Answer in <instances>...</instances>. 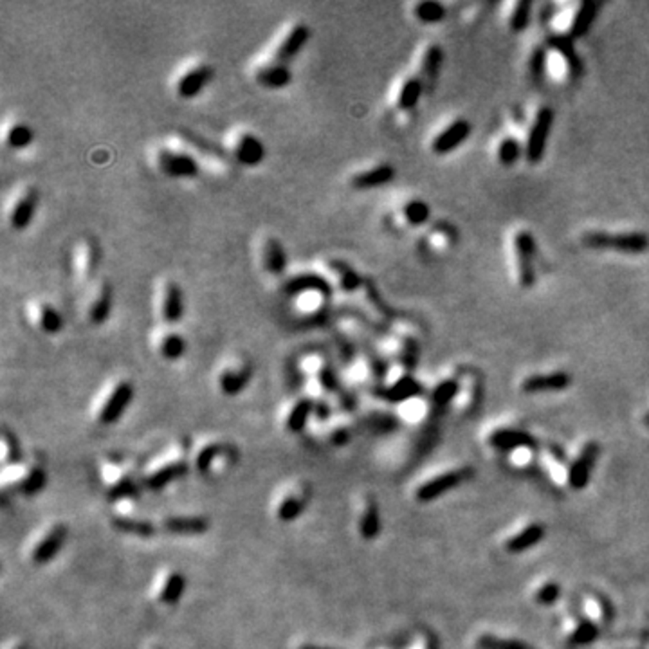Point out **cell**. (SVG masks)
<instances>
[{
  "mask_svg": "<svg viewBox=\"0 0 649 649\" xmlns=\"http://www.w3.org/2000/svg\"><path fill=\"white\" fill-rule=\"evenodd\" d=\"M547 62H548V54H547V47H536L530 54V62H529V71H530V78L534 83H541L545 80V74H547Z\"/></svg>",
  "mask_w": 649,
  "mask_h": 649,
  "instance_id": "obj_53",
  "label": "cell"
},
{
  "mask_svg": "<svg viewBox=\"0 0 649 649\" xmlns=\"http://www.w3.org/2000/svg\"><path fill=\"white\" fill-rule=\"evenodd\" d=\"M359 424L371 433H390L399 426V419L392 413H386V411L374 410L368 411L367 415H362Z\"/></svg>",
  "mask_w": 649,
  "mask_h": 649,
  "instance_id": "obj_44",
  "label": "cell"
},
{
  "mask_svg": "<svg viewBox=\"0 0 649 649\" xmlns=\"http://www.w3.org/2000/svg\"><path fill=\"white\" fill-rule=\"evenodd\" d=\"M157 527L164 534L193 538V536L206 534L211 527V521L204 514H166L157 521Z\"/></svg>",
  "mask_w": 649,
  "mask_h": 649,
  "instance_id": "obj_17",
  "label": "cell"
},
{
  "mask_svg": "<svg viewBox=\"0 0 649 649\" xmlns=\"http://www.w3.org/2000/svg\"><path fill=\"white\" fill-rule=\"evenodd\" d=\"M539 469L550 480L554 487H570V458L556 444L539 447Z\"/></svg>",
  "mask_w": 649,
  "mask_h": 649,
  "instance_id": "obj_16",
  "label": "cell"
},
{
  "mask_svg": "<svg viewBox=\"0 0 649 649\" xmlns=\"http://www.w3.org/2000/svg\"><path fill=\"white\" fill-rule=\"evenodd\" d=\"M36 321H38V327L44 334L47 336H56L60 332L63 330V316L62 312L58 309H54L53 305L49 303H42L38 307V316H36Z\"/></svg>",
  "mask_w": 649,
  "mask_h": 649,
  "instance_id": "obj_43",
  "label": "cell"
},
{
  "mask_svg": "<svg viewBox=\"0 0 649 649\" xmlns=\"http://www.w3.org/2000/svg\"><path fill=\"white\" fill-rule=\"evenodd\" d=\"M545 536V529L538 521H530L527 525H521L514 529L511 534L505 538L504 547L507 552L511 554H520L529 550L530 547L538 545Z\"/></svg>",
  "mask_w": 649,
  "mask_h": 649,
  "instance_id": "obj_31",
  "label": "cell"
},
{
  "mask_svg": "<svg viewBox=\"0 0 649 649\" xmlns=\"http://www.w3.org/2000/svg\"><path fill=\"white\" fill-rule=\"evenodd\" d=\"M134 385L127 379L115 380L114 385L109 388L99 401L96 408V420L97 424L112 426L123 417V413L129 410V406L134 401Z\"/></svg>",
  "mask_w": 649,
  "mask_h": 649,
  "instance_id": "obj_10",
  "label": "cell"
},
{
  "mask_svg": "<svg viewBox=\"0 0 649 649\" xmlns=\"http://www.w3.org/2000/svg\"><path fill=\"white\" fill-rule=\"evenodd\" d=\"M413 13H415V18L419 20V22L438 24L447 17V9H446V6L440 4V2H435V0H424V2H419V4L415 6Z\"/></svg>",
  "mask_w": 649,
  "mask_h": 649,
  "instance_id": "obj_49",
  "label": "cell"
},
{
  "mask_svg": "<svg viewBox=\"0 0 649 649\" xmlns=\"http://www.w3.org/2000/svg\"><path fill=\"white\" fill-rule=\"evenodd\" d=\"M469 136H471V123L465 120H456L433 139L431 150L437 155L451 154L458 146L464 145Z\"/></svg>",
  "mask_w": 649,
  "mask_h": 649,
  "instance_id": "obj_29",
  "label": "cell"
},
{
  "mask_svg": "<svg viewBox=\"0 0 649 649\" xmlns=\"http://www.w3.org/2000/svg\"><path fill=\"white\" fill-rule=\"evenodd\" d=\"M145 649H164V648L159 644V642H150V644L146 646Z\"/></svg>",
  "mask_w": 649,
  "mask_h": 649,
  "instance_id": "obj_61",
  "label": "cell"
},
{
  "mask_svg": "<svg viewBox=\"0 0 649 649\" xmlns=\"http://www.w3.org/2000/svg\"><path fill=\"white\" fill-rule=\"evenodd\" d=\"M69 538V527L63 521H51L36 530L27 543V559L35 566H45L62 552Z\"/></svg>",
  "mask_w": 649,
  "mask_h": 649,
  "instance_id": "obj_6",
  "label": "cell"
},
{
  "mask_svg": "<svg viewBox=\"0 0 649 649\" xmlns=\"http://www.w3.org/2000/svg\"><path fill=\"white\" fill-rule=\"evenodd\" d=\"M431 216V208L424 200L411 199L402 206V218L411 225V227H420L429 221Z\"/></svg>",
  "mask_w": 649,
  "mask_h": 649,
  "instance_id": "obj_48",
  "label": "cell"
},
{
  "mask_svg": "<svg viewBox=\"0 0 649 649\" xmlns=\"http://www.w3.org/2000/svg\"><path fill=\"white\" fill-rule=\"evenodd\" d=\"M157 168L170 179H195L200 166L193 155L172 148H161L157 152Z\"/></svg>",
  "mask_w": 649,
  "mask_h": 649,
  "instance_id": "obj_18",
  "label": "cell"
},
{
  "mask_svg": "<svg viewBox=\"0 0 649 649\" xmlns=\"http://www.w3.org/2000/svg\"><path fill=\"white\" fill-rule=\"evenodd\" d=\"M213 76H215V71L208 63H199V65L191 67L177 80V96L182 97V99H193L211 83Z\"/></svg>",
  "mask_w": 649,
  "mask_h": 649,
  "instance_id": "obj_26",
  "label": "cell"
},
{
  "mask_svg": "<svg viewBox=\"0 0 649 649\" xmlns=\"http://www.w3.org/2000/svg\"><path fill=\"white\" fill-rule=\"evenodd\" d=\"M548 49H552L554 53L557 56L561 58L563 62H565L566 71L572 78H581L583 74V62H581V58H579L577 49H575L574 40L570 38V36H550L548 38Z\"/></svg>",
  "mask_w": 649,
  "mask_h": 649,
  "instance_id": "obj_35",
  "label": "cell"
},
{
  "mask_svg": "<svg viewBox=\"0 0 649 649\" xmlns=\"http://www.w3.org/2000/svg\"><path fill=\"white\" fill-rule=\"evenodd\" d=\"M239 462V449L222 438H204L191 447V469L199 474L227 473Z\"/></svg>",
  "mask_w": 649,
  "mask_h": 649,
  "instance_id": "obj_3",
  "label": "cell"
},
{
  "mask_svg": "<svg viewBox=\"0 0 649 649\" xmlns=\"http://www.w3.org/2000/svg\"><path fill=\"white\" fill-rule=\"evenodd\" d=\"M47 486V469L38 460L24 458L20 464L2 469V489L4 492L31 498Z\"/></svg>",
  "mask_w": 649,
  "mask_h": 649,
  "instance_id": "obj_5",
  "label": "cell"
},
{
  "mask_svg": "<svg viewBox=\"0 0 649 649\" xmlns=\"http://www.w3.org/2000/svg\"><path fill=\"white\" fill-rule=\"evenodd\" d=\"M0 458L4 467L9 465L20 464L26 455H24L22 444L18 440V437L9 428L2 429V440H0Z\"/></svg>",
  "mask_w": 649,
  "mask_h": 649,
  "instance_id": "obj_42",
  "label": "cell"
},
{
  "mask_svg": "<svg viewBox=\"0 0 649 649\" xmlns=\"http://www.w3.org/2000/svg\"><path fill=\"white\" fill-rule=\"evenodd\" d=\"M35 141V132L29 125L26 123H13L6 132V145L11 148V150H26L29 146L33 145Z\"/></svg>",
  "mask_w": 649,
  "mask_h": 649,
  "instance_id": "obj_47",
  "label": "cell"
},
{
  "mask_svg": "<svg viewBox=\"0 0 649 649\" xmlns=\"http://www.w3.org/2000/svg\"><path fill=\"white\" fill-rule=\"evenodd\" d=\"M282 291L289 298H296L301 294H316V296L327 301L334 296V287H332L330 280L323 274L310 273V271L291 276L282 285Z\"/></svg>",
  "mask_w": 649,
  "mask_h": 649,
  "instance_id": "obj_15",
  "label": "cell"
},
{
  "mask_svg": "<svg viewBox=\"0 0 649 649\" xmlns=\"http://www.w3.org/2000/svg\"><path fill=\"white\" fill-rule=\"evenodd\" d=\"M478 649H532L527 642L520 639H508V636L481 635L476 641Z\"/></svg>",
  "mask_w": 649,
  "mask_h": 649,
  "instance_id": "obj_51",
  "label": "cell"
},
{
  "mask_svg": "<svg viewBox=\"0 0 649 649\" xmlns=\"http://www.w3.org/2000/svg\"><path fill=\"white\" fill-rule=\"evenodd\" d=\"M410 649H440L438 648V642L435 639L431 632L428 630H420L413 635V641H411Z\"/></svg>",
  "mask_w": 649,
  "mask_h": 649,
  "instance_id": "obj_57",
  "label": "cell"
},
{
  "mask_svg": "<svg viewBox=\"0 0 649 649\" xmlns=\"http://www.w3.org/2000/svg\"><path fill=\"white\" fill-rule=\"evenodd\" d=\"M38 202H40V193H38L36 188L29 186V188L18 197L17 202L13 204L11 213H9V225H11L15 231L27 230V227L33 224V221H35Z\"/></svg>",
  "mask_w": 649,
  "mask_h": 649,
  "instance_id": "obj_28",
  "label": "cell"
},
{
  "mask_svg": "<svg viewBox=\"0 0 649 649\" xmlns=\"http://www.w3.org/2000/svg\"><path fill=\"white\" fill-rule=\"evenodd\" d=\"M262 264H264V269L273 276H280V274L285 273L287 253H285V248L278 239L269 237L265 240L264 248H262Z\"/></svg>",
  "mask_w": 649,
  "mask_h": 649,
  "instance_id": "obj_37",
  "label": "cell"
},
{
  "mask_svg": "<svg viewBox=\"0 0 649 649\" xmlns=\"http://www.w3.org/2000/svg\"><path fill=\"white\" fill-rule=\"evenodd\" d=\"M355 431H358V426L353 424L346 413H341V417L334 415L328 420H325V422H321V424H318L316 437L325 446L343 447L352 442Z\"/></svg>",
  "mask_w": 649,
  "mask_h": 649,
  "instance_id": "obj_22",
  "label": "cell"
},
{
  "mask_svg": "<svg viewBox=\"0 0 649 649\" xmlns=\"http://www.w3.org/2000/svg\"><path fill=\"white\" fill-rule=\"evenodd\" d=\"M514 249L518 258V280L525 289L536 285V239L529 231H518L514 237Z\"/></svg>",
  "mask_w": 649,
  "mask_h": 649,
  "instance_id": "obj_19",
  "label": "cell"
},
{
  "mask_svg": "<svg viewBox=\"0 0 649 649\" xmlns=\"http://www.w3.org/2000/svg\"><path fill=\"white\" fill-rule=\"evenodd\" d=\"M486 444L489 449L502 451V453H511L523 446H536L538 442L530 435L529 431L514 426H498L495 429H489L486 435Z\"/></svg>",
  "mask_w": 649,
  "mask_h": 649,
  "instance_id": "obj_21",
  "label": "cell"
},
{
  "mask_svg": "<svg viewBox=\"0 0 649 649\" xmlns=\"http://www.w3.org/2000/svg\"><path fill=\"white\" fill-rule=\"evenodd\" d=\"M314 417V397L312 395H300L291 402L282 417V428L289 435H298L312 422Z\"/></svg>",
  "mask_w": 649,
  "mask_h": 649,
  "instance_id": "obj_25",
  "label": "cell"
},
{
  "mask_svg": "<svg viewBox=\"0 0 649 649\" xmlns=\"http://www.w3.org/2000/svg\"><path fill=\"white\" fill-rule=\"evenodd\" d=\"M112 303H114V292H112L111 283H102L93 303L88 307V321L96 327L105 325L112 314Z\"/></svg>",
  "mask_w": 649,
  "mask_h": 649,
  "instance_id": "obj_38",
  "label": "cell"
},
{
  "mask_svg": "<svg viewBox=\"0 0 649 649\" xmlns=\"http://www.w3.org/2000/svg\"><path fill=\"white\" fill-rule=\"evenodd\" d=\"M393 179H395V168H393L392 164L383 163L374 166V168L362 170V172L355 173V175L350 179V186L358 191H368L380 188V186L390 184Z\"/></svg>",
  "mask_w": 649,
  "mask_h": 649,
  "instance_id": "obj_34",
  "label": "cell"
},
{
  "mask_svg": "<svg viewBox=\"0 0 649 649\" xmlns=\"http://www.w3.org/2000/svg\"><path fill=\"white\" fill-rule=\"evenodd\" d=\"M554 127V111L550 106H543L539 109L536 114V120L530 127L529 137H527L525 145V157L530 164H538L539 161L543 159L545 150H547V143L550 132Z\"/></svg>",
  "mask_w": 649,
  "mask_h": 649,
  "instance_id": "obj_14",
  "label": "cell"
},
{
  "mask_svg": "<svg viewBox=\"0 0 649 649\" xmlns=\"http://www.w3.org/2000/svg\"><path fill=\"white\" fill-rule=\"evenodd\" d=\"M136 502L137 499H132L130 505H127V502L114 505V511H112L111 520H109L111 521V527L118 530V532H121V534L130 536V538L152 539L159 532V527L150 518L137 513L136 507H134Z\"/></svg>",
  "mask_w": 649,
  "mask_h": 649,
  "instance_id": "obj_8",
  "label": "cell"
},
{
  "mask_svg": "<svg viewBox=\"0 0 649 649\" xmlns=\"http://www.w3.org/2000/svg\"><path fill=\"white\" fill-rule=\"evenodd\" d=\"M471 476H473V469L467 467V465L446 469V471H440L437 474H429L420 483H417L415 489H413V498H415V502L426 504V502H431V499H437L438 496L446 495L447 490L464 483Z\"/></svg>",
  "mask_w": 649,
  "mask_h": 649,
  "instance_id": "obj_9",
  "label": "cell"
},
{
  "mask_svg": "<svg viewBox=\"0 0 649 649\" xmlns=\"http://www.w3.org/2000/svg\"><path fill=\"white\" fill-rule=\"evenodd\" d=\"M530 15H532V2L529 0H523L520 4L514 6V11L511 15V20H508V26H511V31L513 33H523L527 29L530 22Z\"/></svg>",
  "mask_w": 649,
  "mask_h": 649,
  "instance_id": "obj_56",
  "label": "cell"
},
{
  "mask_svg": "<svg viewBox=\"0 0 649 649\" xmlns=\"http://www.w3.org/2000/svg\"><path fill=\"white\" fill-rule=\"evenodd\" d=\"M253 379V364L249 361L230 362L216 374V386L224 397H237L248 388Z\"/></svg>",
  "mask_w": 649,
  "mask_h": 649,
  "instance_id": "obj_20",
  "label": "cell"
},
{
  "mask_svg": "<svg viewBox=\"0 0 649 649\" xmlns=\"http://www.w3.org/2000/svg\"><path fill=\"white\" fill-rule=\"evenodd\" d=\"M310 40V29L307 24H296L292 26L282 40H280L278 47L274 51V62L285 63L291 65V62L298 54L305 49V45L309 44Z\"/></svg>",
  "mask_w": 649,
  "mask_h": 649,
  "instance_id": "obj_27",
  "label": "cell"
},
{
  "mask_svg": "<svg viewBox=\"0 0 649 649\" xmlns=\"http://www.w3.org/2000/svg\"><path fill=\"white\" fill-rule=\"evenodd\" d=\"M161 316L164 323L177 325L184 316V294L177 282H168L161 298Z\"/></svg>",
  "mask_w": 649,
  "mask_h": 649,
  "instance_id": "obj_36",
  "label": "cell"
},
{
  "mask_svg": "<svg viewBox=\"0 0 649 649\" xmlns=\"http://www.w3.org/2000/svg\"><path fill=\"white\" fill-rule=\"evenodd\" d=\"M599 446L595 442H584L583 446H579L575 455L570 458V487L572 489H581L586 486L592 467L595 464Z\"/></svg>",
  "mask_w": 649,
  "mask_h": 649,
  "instance_id": "obj_23",
  "label": "cell"
},
{
  "mask_svg": "<svg viewBox=\"0 0 649 649\" xmlns=\"http://www.w3.org/2000/svg\"><path fill=\"white\" fill-rule=\"evenodd\" d=\"M646 424L649 426V413H648V415H646Z\"/></svg>",
  "mask_w": 649,
  "mask_h": 649,
  "instance_id": "obj_62",
  "label": "cell"
},
{
  "mask_svg": "<svg viewBox=\"0 0 649 649\" xmlns=\"http://www.w3.org/2000/svg\"><path fill=\"white\" fill-rule=\"evenodd\" d=\"M577 604L583 617L590 620L595 627H599V630L611 623L614 608H611L608 599L599 592H595V590H586L583 595L579 597Z\"/></svg>",
  "mask_w": 649,
  "mask_h": 649,
  "instance_id": "obj_24",
  "label": "cell"
},
{
  "mask_svg": "<svg viewBox=\"0 0 649 649\" xmlns=\"http://www.w3.org/2000/svg\"><path fill=\"white\" fill-rule=\"evenodd\" d=\"M99 476L102 483L105 487L106 498L112 504H121L129 499H137L139 490L143 489L141 483V471L132 467L130 462L123 458H109L103 460L99 467Z\"/></svg>",
  "mask_w": 649,
  "mask_h": 649,
  "instance_id": "obj_2",
  "label": "cell"
},
{
  "mask_svg": "<svg viewBox=\"0 0 649 649\" xmlns=\"http://www.w3.org/2000/svg\"><path fill=\"white\" fill-rule=\"evenodd\" d=\"M188 586V579L179 568L166 566L157 572L152 584V599L159 606H175L181 601Z\"/></svg>",
  "mask_w": 649,
  "mask_h": 649,
  "instance_id": "obj_11",
  "label": "cell"
},
{
  "mask_svg": "<svg viewBox=\"0 0 649 649\" xmlns=\"http://www.w3.org/2000/svg\"><path fill=\"white\" fill-rule=\"evenodd\" d=\"M422 393H424V386L420 385L410 371H404L395 379L386 380L374 388V395L390 404H406V402L419 399Z\"/></svg>",
  "mask_w": 649,
  "mask_h": 649,
  "instance_id": "obj_13",
  "label": "cell"
},
{
  "mask_svg": "<svg viewBox=\"0 0 649 649\" xmlns=\"http://www.w3.org/2000/svg\"><path fill=\"white\" fill-rule=\"evenodd\" d=\"M157 352L164 361H179L186 353V341L181 334L177 332H168L157 343Z\"/></svg>",
  "mask_w": 649,
  "mask_h": 649,
  "instance_id": "obj_45",
  "label": "cell"
},
{
  "mask_svg": "<svg viewBox=\"0 0 649 649\" xmlns=\"http://www.w3.org/2000/svg\"><path fill=\"white\" fill-rule=\"evenodd\" d=\"M583 246L597 251H617L624 255H641L649 249V239L644 233L609 234L604 231H588L583 234Z\"/></svg>",
  "mask_w": 649,
  "mask_h": 649,
  "instance_id": "obj_7",
  "label": "cell"
},
{
  "mask_svg": "<svg viewBox=\"0 0 649 649\" xmlns=\"http://www.w3.org/2000/svg\"><path fill=\"white\" fill-rule=\"evenodd\" d=\"M99 260H102L99 246H97L96 242H90L87 246V251H85V271L88 273V276L93 273H96L97 267H99Z\"/></svg>",
  "mask_w": 649,
  "mask_h": 649,
  "instance_id": "obj_58",
  "label": "cell"
},
{
  "mask_svg": "<svg viewBox=\"0 0 649 649\" xmlns=\"http://www.w3.org/2000/svg\"><path fill=\"white\" fill-rule=\"evenodd\" d=\"M424 90L426 87L420 78H408V80L402 83L401 90H399L397 106L401 111H411V109H415L420 96L424 94Z\"/></svg>",
  "mask_w": 649,
  "mask_h": 649,
  "instance_id": "obj_46",
  "label": "cell"
},
{
  "mask_svg": "<svg viewBox=\"0 0 649 649\" xmlns=\"http://www.w3.org/2000/svg\"><path fill=\"white\" fill-rule=\"evenodd\" d=\"M599 9H601V4L599 2H581L575 9L574 20L570 24V33L568 36L572 40L575 38H583L588 31H590V27L593 26L595 22L597 13H599Z\"/></svg>",
  "mask_w": 649,
  "mask_h": 649,
  "instance_id": "obj_39",
  "label": "cell"
},
{
  "mask_svg": "<svg viewBox=\"0 0 649 649\" xmlns=\"http://www.w3.org/2000/svg\"><path fill=\"white\" fill-rule=\"evenodd\" d=\"M521 154H525V150H523V146H521L520 141L514 139V137H504L498 145V152H496L498 163L502 164V166H513V164H516L518 161H520Z\"/></svg>",
  "mask_w": 649,
  "mask_h": 649,
  "instance_id": "obj_50",
  "label": "cell"
},
{
  "mask_svg": "<svg viewBox=\"0 0 649 649\" xmlns=\"http://www.w3.org/2000/svg\"><path fill=\"white\" fill-rule=\"evenodd\" d=\"M444 62V51L438 45H429L426 49L424 56H422V63H420V80L424 83L426 90H431L437 83V78L440 74V67Z\"/></svg>",
  "mask_w": 649,
  "mask_h": 649,
  "instance_id": "obj_41",
  "label": "cell"
},
{
  "mask_svg": "<svg viewBox=\"0 0 649 649\" xmlns=\"http://www.w3.org/2000/svg\"><path fill=\"white\" fill-rule=\"evenodd\" d=\"M255 81H257L260 87L269 88V90H280V88H285L287 85H291L292 81V71L291 65H285V63L280 62H271L264 63L255 71Z\"/></svg>",
  "mask_w": 649,
  "mask_h": 649,
  "instance_id": "obj_33",
  "label": "cell"
},
{
  "mask_svg": "<svg viewBox=\"0 0 649 649\" xmlns=\"http://www.w3.org/2000/svg\"><path fill=\"white\" fill-rule=\"evenodd\" d=\"M572 385V376L568 371H550V374H536L521 380V390L525 393H547L563 392Z\"/></svg>",
  "mask_w": 649,
  "mask_h": 649,
  "instance_id": "obj_32",
  "label": "cell"
},
{
  "mask_svg": "<svg viewBox=\"0 0 649 649\" xmlns=\"http://www.w3.org/2000/svg\"><path fill=\"white\" fill-rule=\"evenodd\" d=\"M417 361H419V345L415 339L411 337H404L399 346V362L404 368V371H410L415 368Z\"/></svg>",
  "mask_w": 649,
  "mask_h": 649,
  "instance_id": "obj_54",
  "label": "cell"
},
{
  "mask_svg": "<svg viewBox=\"0 0 649 649\" xmlns=\"http://www.w3.org/2000/svg\"><path fill=\"white\" fill-rule=\"evenodd\" d=\"M328 269L334 273L337 287L343 292H348L350 294V292H355L358 289H361L362 285H364V278H362L361 274L353 269L352 265L339 260V258H334V260L328 262Z\"/></svg>",
  "mask_w": 649,
  "mask_h": 649,
  "instance_id": "obj_40",
  "label": "cell"
},
{
  "mask_svg": "<svg viewBox=\"0 0 649 649\" xmlns=\"http://www.w3.org/2000/svg\"><path fill=\"white\" fill-rule=\"evenodd\" d=\"M353 525L362 541H374L379 538L383 521H380V508L376 496L370 492L359 495L355 502V513H353Z\"/></svg>",
  "mask_w": 649,
  "mask_h": 649,
  "instance_id": "obj_12",
  "label": "cell"
},
{
  "mask_svg": "<svg viewBox=\"0 0 649 649\" xmlns=\"http://www.w3.org/2000/svg\"><path fill=\"white\" fill-rule=\"evenodd\" d=\"M559 595H561L559 584H557L556 581H548V579L543 581V583L536 584L534 590H532V601L541 606L552 604V602H556L557 599H559Z\"/></svg>",
  "mask_w": 649,
  "mask_h": 649,
  "instance_id": "obj_52",
  "label": "cell"
},
{
  "mask_svg": "<svg viewBox=\"0 0 649 649\" xmlns=\"http://www.w3.org/2000/svg\"><path fill=\"white\" fill-rule=\"evenodd\" d=\"M294 649H341L336 648V646H328V644H321V642H314V641H301L294 646Z\"/></svg>",
  "mask_w": 649,
  "mask_h": 649,
  "instance_id": "obj_59",
  "label": "cell"
},
{
  "mask_svg": "<svg viewBox=\"0 0 649 649\" xmlns=\"http://www.w3.org/2000/svg\"><path fill=\"white\" fill-rule=\"evenodd\" d=\"M312 499V486L305 478H292L276 489L271 502V513L280 523H292L307 511Z\"/></svg>",
  "mask_w": 649,
  "mask_h": 649,
  "instance_id": "obj_4",
  "label": "cell"
},
{
  "mask_svg": "<svg viewBox=\"0 0 649 649\" xmlns=\"http://www.w3.org/2000/svg\"><path fill=\"white\" fill-rule=\"evenodd\" d=\"M334 343H336L337 353H339L343 364L352 367L355 359H358V345L339 330H336V334H334Z\"/></svg>",
  "mask_w": 649,
  "mask_h": 649,
  "instance_id": "obj_55",
  "label": "cell"
},
{
  "mask_svg": "<svg viewBox=\"0 0 649 649\" xmlns=\"http://www.w3.org/2000/svg\"><path fill=\"white\" fill-rule=\"evenodd\" d=\"M233 157L234 161L242 166L255 168L258 164L264 163L265 159V145L262 139H258L255 134L243 132L237 137L233 145Z\"/></svg>",
  "mask_w": 649,
  "mask_h": 649,
  "instance_id": "obj_30",
  "label": "cell"
},
{
  "mask_svg": "<svg viewBox=\"0 0 649 649\" xmlns=\"http://www.w3.org/2000/svg\"><path fill=\"white\" fill-rule=\"evenodd\" d=\"M191 469V447L172 446L164 449L161 455L150 460L146 467L141 469L143 489L159 492L164 487L172 486L173 481L181 480Z\"/></svg>",
  "mask_w": 649,
  "mask_h": 649,
  "instance_id": "obj_1",
  "label": "cell"
},
{
  "mask_svg": "<svg viewBox=\"0 0 649 649\" xmlns=\"http://www.w3.org/2000/svg\"><path fill=\"white\" fill-rule=\"evenodd\" d=\"M4 649H29V646H27V642L22 641V639H11V641L4 646Z\"/></svg>",
  "mask_w": 649,
  "mask_h": 649,
  "instance_id": "obj_60",
  "label": "cell"
}]
</instances>
